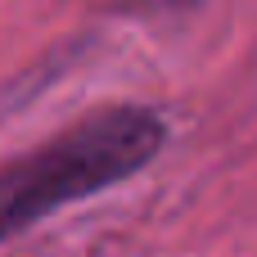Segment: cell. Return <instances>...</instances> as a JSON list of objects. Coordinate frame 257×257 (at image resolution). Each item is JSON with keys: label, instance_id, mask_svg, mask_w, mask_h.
I'll list each match as a JSON object with an SVG mask.
<instances>
[{"label": "cell", "instance_id": "6da1fadb", "mask_svg": "<svg viewBox=\"0 0 257 257\" xmlns=\"http://www.w3.org/2000/svg\"><path fill=\"white\" fill-rule=\"evenodd\" d=\"M167 145V122L149 104H95L36 149L0 163V244L108 185L149 167Z\"/></svg>", "mask_w": 257, "mask_h": 257}]
</instances>
